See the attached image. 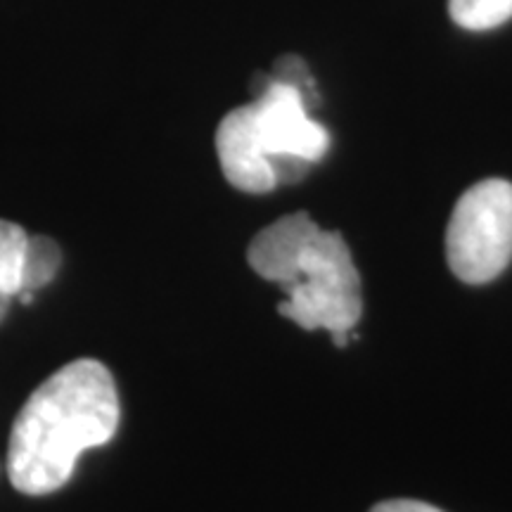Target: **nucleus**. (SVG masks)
Returning <instances> with one entry per match:
<instances>
[{
	"label": "nucleus",
	"mask_w": 512,
	"mask_h": 512,
	"mask_svg": "<svg viewBox=\"0 0 512 512\" xmlns=\"http://www.w3.org/2000/svg\"><path fill=\"white\" fill-rule=\"evenodd\" d=\"M119 418L117 384L107 366L93 358L62 366L17 413L8 446L12 486L27 496L62 489L83 451L112 441Z\"/></svg>",
	"instance_id": "obj_1"
},
{
	"label": "nucleus",
	"mask_w": 512,
	"mask_h": 512,
	"mask_svg": "<svg viewBox=\"0 0 512 512\" xmlns=\"http://www.w3.org/2000/svg\"><path fill=\"white\" fill-rule=\"evenodd\" d=\"M256 275L283 285L280 316L304 330H328L337 347L363 316L361 275L349 245L335 230H323L304 211L266 226L247 249Z\"/></svg>",
	"instance_id": "obj_2"
},
{
	"label": "nucleus",
	"mask_w": 512,
	"mask_h": 512,
	"mask_svg": "<svg viewBox=\"0 0 512 512\" xmlns=\"http://www.w3.org/2000/svg\"><path fill=\"white\" fill-rule=\"evenodd\" d=\"M446 259L456 278L484 285L512 261V183L489 178L472 185L453 209Z\"/></svg>",
	"instance_id": "obj_3"
},
{
	"label": "nucleus",
	"mask_w": 512,
	"mask_h": 512,
	"mask_svg": "<svg viewBox=\"0 0 512 512\" xmlns=\"http://www.w3.org/2000/svg\"><path fill=\"white\" fill-rule=\"evenodd\" d=\"M252 105L271 169L280 159H302L313 164L325 157L330 147L328 131L309 117L304 95L290 83L275 81L271 76Z\"/></svg>",
	"instance_id": "obj_4"
},
{
	"label": "nucleus",
	"mask_w": 512,
	"mask_h": 512,
	"mask_svg": "<svg viewBox=\"0 0 512 512\" xmlns=\"http://www.w3.org/2000/svg\"><path fill=\"white\" fill-rule=\"evenodd\" d=\"M216 152L223 176L233 188L261 195L278 185L256 126L254 105L238 107L221 119L216 131Z\"/></svg>",
	"instance_id": "obj_5"
},
{
	"label": "nucleus",
	"mask_w": 512,
	"mask_h": 512,
	"mask_svg": "<svg viewBox=\"0 0 512 512\" xmlns=\"http://www.w3.org/2000/svg\"><path fill=\"white\" fill-rule=\"evenodd\" d=\"M62 266V252L46 235H29L22 256V283L19 292H34L53 283Z\"/></svg>",
	"instance_id": "obj_6"
},
{
	"label": "nucleus",
	"mask_w": 512,
	"mask_h": 512,
	"mask_svg": "<svg viewBox=\"0 0 512 512\" xmlns=\"http://www.w3.org/2000/svg\"><path fill=\"white\" fill-rule=\"evenodd\" d=\"M453 22L470 31L501 27L512 17V0H448Z\"/></svg>",
	"instance_id": "obj_7"
},
{
	"label": "nucleus",
	"mask_w": 512,
	"mask_h": 512,
	"mask_svg": "<svg viewBox=\"0 0 512 512\" xmlns=\"http://www.w3.org/2000/svg\"><path fill=\"white\" fill-rule=\"evenodd\" d=\"M29 235L17 223L0 219V292L17 297L22 283V256Z\"/></svg>",
	"instance_id": "obj_8"
},
{
	"label": "nucleus",
	"mask_w": 512,
	"mask_h": 512,
	"mask_svg": "<svg viewBox=\"0 0 512 512\" xmlns=\"http://www.w3.org/2000/svg\"><path fill=\"white\" fill-rule=\"evenodd\" d=\"M273 79L290 83V86L297 88V91L304 95L306 105H309V107H311V102L316 100V86H313V76L309 72V67H306V64L299 60V57L287 55V57H283V60L275 62Z\"/></svg>",
	"instance_id": "obj_9"
},
{
	"label": "nucleus",
	"mask_w": 512,
	"mask_h": 512,
	"mask_svg": "<svg viewBox=\"0 0 512 512\" xmlns=\"http://www.w3.org/2000/svg\"><path fill=\"white\" fill-rule=\"evenodd\" d=\"M370 512H441L439 508H434L430 503L422 501H408V498H396V501H384L380 505H375Z\"/></svg>",
	"instance_id": "obj_10"
},
{
	"label": "nucleus",
	"mask_w": 512,
	"mask_h": 512,
	"mask_svg": "<svg viewBox=\"0 0 512 512\" xmlns=\"http://www.w3.org/2000/svg\"><path fill=\"white\" fill-rule=\"evenodd\" d=\"M10 294H5V292H0V320L5 318V313H8V309H10Z\"/></svg>",
	"instance_id": "obj_11"
}]
</instances>
